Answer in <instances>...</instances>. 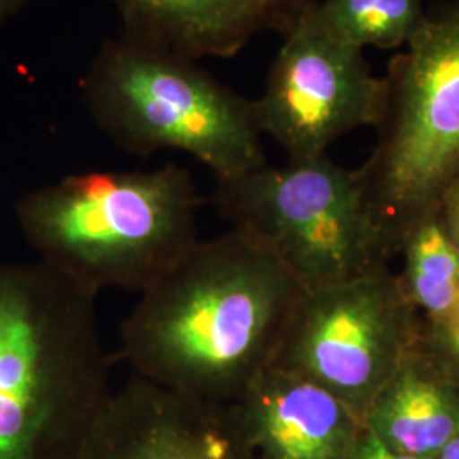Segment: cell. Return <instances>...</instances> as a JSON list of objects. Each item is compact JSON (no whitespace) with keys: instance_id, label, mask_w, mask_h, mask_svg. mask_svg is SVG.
Here are the masks:
<instances>
[{"instance_id":"6da1fadb","label":"cell","mask_w":459,"mask_h":459,"mask_svg":"<svg viewBox=\"0 0 459 459\" xmlns=\"http://www.w3.org/2000/svg\"><path fill=\"white\" fill-rule=\"evenodd\" d=\"M303 295L244 231L197 240L134 305L121 358L134 377L216 405H235L273 366Z\"/></svg>"},{"instance_id":"7a4b0ae2","label":"cell","mask_w":459,"mask_h":459,"mask_svg":"<svg viewBox=\"0 0 459 459\" xmlns=\"http://www.w3.org/2000/svg\"><path fill=\"white\" fill-rule=\"evenodd\" d=\"M111 392L96 296L0 263V459H70Z\"/></svg>"},{"instance_id":"3957f363","label":"cell","mask_w":459,"mask_h":459,"mask_svg":"<svg viewBox=\"0 0 459 459\" xmlns=\"http://www.w3.org/2000/svg\"><path fill=\"white\" fill-rule=\"evenodd\" d=\"M201 197L191 172L89 170L36 187L16 203L36 261L87 295L143 293L199 240Z\"/></svg>"},{"instance_id":"277c9868","label":"cell","mask_w":459,"mask_h":459,"mask_svg":"<svg viewBox=\"0 0 459 459\" xmlns=\"http://www.w3.org/2000/svg\"><path fill=\"white\" fill-rule=\"evenodd\" d=\"M82 99L99 130L128 153H189L231 179L267 165L254 100L197 62L136 43L108 39L87 66Z\"/></svg>"},{"instance_id":"5b68a950","label":"cell","mask_w":459,"mask_h":459,"mask_svg":"<svg viewBox=\"0 0 459 459\" xmlns=\"http://www.w3.org/2000/svg\"><path fill=\"white\" fill-rule=\"evenodd\" d=\"M394 56L377 148L358 172L385 246L439 214L459 170V0L427 11Z\"/></svg>"},{"instance_id":"8992f818","label":"cell","mask_w":459,"mask_h":459,"mask_svg":"<svg viewBox=\"0 0 459 459\" xmlns=\"http://www.w3.org/2000/svg\"><path fill=\"white\" fill-rule=\"evenodd\" d=\"M214 208L312 293L368 273L386 250L356 170L328 155L216 181Z\"/></svg>"},{"instance_id":"52a82bcc","label":"cell","mask_w":459,"mask_h":459,"mask_svg":"<svg viewBox=\"0 0 459 459\" xmlns=\"http://www.w3.org/2000/svg\"><path fill=\"white\" fill-rule=\"evenodd\" d=\"M419 342L417 310L400 278L379 264L303 293L273 366L335 394L364 424L377 392Z\"/></svg>"},{"instance_id":"ba28073f","label":"cell","mask_w":459,"mask_h":459,"mask_svg":"<svg viewBox=\"0 0 459 459\" xmlns=\"http://www.w3.org/2000/svg\"><path fill=\"white\" fill-rule=\"evenodd\" d=\"M263 96L254 100L257 125L288 155H327L332 143L364 126L377 128L386 98L364 51L299 21L282 36Z\"/></svg>"},{"instance_id":"9c48e42d","label":"cell","mask_w":459,"mask_h":459,"mask_svg":"<svg viewBox=\"0 0 459 459\" xmlns=\"http://www.w3.org/2000/svg\"><path fill=\"white\" fill-rule=\"evenodd\" d=\"M70 459H259L231 405L133 377L98 411Z\"/></svg>"},{"instance_id":"30bf717a","label":"cell","mask_w":459,"mask_h":459,"mask_svg":"<svg viewBox=\"0 0 459 459\" xmlns=\"http://www.w3.org/2000/svg\"><path fill=\"white\" fill-rule=\"evenodd\" d=\"M231 407L259 459H352L364 430L335 394L274 366Z\"/></svg>"},{"instance_id":"8fae6325","label":"cell","mask_w":459,"mask_h":459,"mask_svg":"<svg viewBox=\"0 0 459 459\" xmlns=\"http://www.w3.org/2000/svg\"><path fill=\"white\" fill-rule=\"evenodd\" d=\"M123 36L187 60L230 58L259 34L290 33L313 0H111Z\"/></svg>"},{"instance_id":"7c38bea8","label":"cell","mask_w":459,"mask_h":459,"mask_svg":"<svg viewBox=\"0 0 459 459\" xmlns=\"http://www.w3.org/2000/svg\"><path fill=\"white\" fill-rule=\"evenodd\" d=\"M364 429L392 451L432 459L459 434V386L419 344L377 392Z\"/></svg>"},{"instance_id":"4fadbf2b","label":"cell","mask_w":459,"mask_h":459,"mask_svg":"<svg viewBox=\"0 0 459 459\" xmlns=\"http://www.w3.org/2000/svg\"><path fill=\"white\" fill-rule=\"evenodd\" d=\"M426 16V0H313L301 21L364 51L407 47Z\"/></svg>"},{"instance_id":"5bb4252c","label":"cell","mask_w":459,"mask_h":459,"mask_svg":"<svg viewBox=\"0 0 459 459\" xmlns=\"http://www.w3.org/2000/svg\"><path fill=\"white\" fill-rule=\"evenodd\" d=\"M405 271L402 286L427 324L441 322L459 308V248L439 214L430 216L403 237Z\"/></svg>"},{"instance_id":"9a60e30c","label":"cell","mask_w":459,"mask_h":459,"mask_svg":"<svg viewBox=\"0 0 459 459\" xmlns=\"http://www.w3.org/2000/svg\"><path fill=\"white\" fill-rule=\"evenodd\" d=\"M419 344L459 386V308L441 322L427 324Z\"/></svg>"},{"instance_id":"2e32d148","label":"cell","mask_w":459,"mask_h":459,"mask_svg":"<svg viewBox=\"0 0 459 459\" xmlns=\"http://www.w3.org/2000/svg\"><path fill=\"white\" fill-rule=\"evenodd\" d=\"M439 218L447 235L459 248V170L444 195Z\"/></svg>"},{"instance_id":"e0dca14e","label":"cell","mask_w":459,"mask_h":459,"mask_svg":"<svg viewBox=\"0 0 459 459\" xmlns=\"http://www.w3.org/2000/svg\"><path fill=\"white\" fill-rule=\"evenodd\" d=\"M33 0H0V31L2 28L26 7Z\"/></svg>"},{"instance_id":"ac0fdd59","label":"cell","mask_w":459,"mask_h":459,"mask_svg":"<svg viewBox=\"0 0 459 459\" xmlns=\"http://www.w3.org/2000/svg\"><path fill=\"white\" fill-rule=\"evenodd\" d=\"M432 459H459V434L451 443L446 444Z\"/></svg>"}]
</instances>
